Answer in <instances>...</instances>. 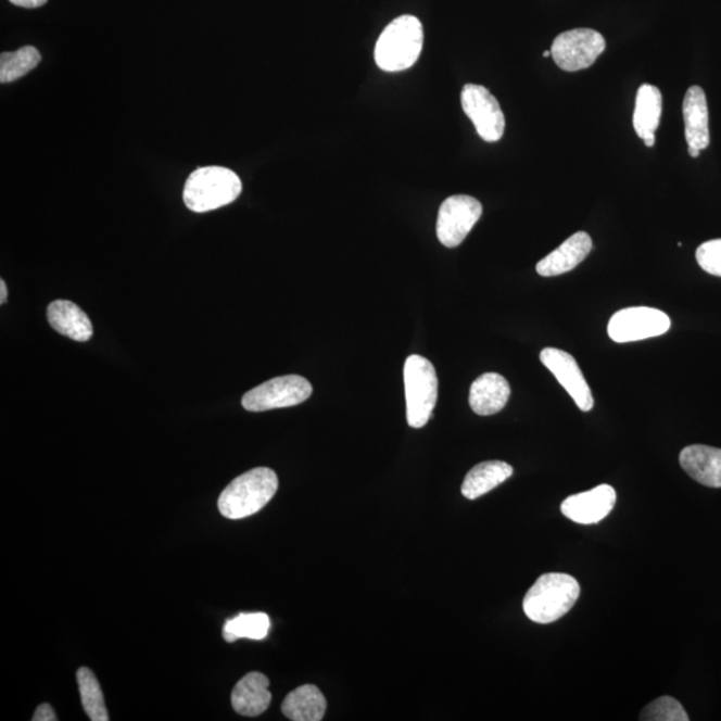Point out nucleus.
Here are the masks:
<instances>
[{
  "label": "nucleus",
  "mask_w": 721,
  "mask_h": 721,
  "mask_svg": "<svg viewBox=\"0 0 721 721\" xmlns=\"http://www.w3.org/2000/svg\"><path fill=\"white\" fill-rule=\"evenodd\" d=\"M514 475V468L504 461H485L469 470L463 482L461 493L468 499H476L490 493Z\"/></svg>",
  "instance_id": "obj_20"
},
{
  "label": "nucleus",
  "mask_w": 721,
  "mask_h": 721,
  "mask_svg": "<svg viewBox=\"0 0 721 721\" xmlns=\"http://www.w3.org/2000/svg\"><path fill=\"white\" fill-rule=\"evenodd\" d=\"M606 48V39L600 33L592 28H574L558 35L551 51L558 67L574 73L591 67Z\"/></svg>",
  "instance_id": "obj_7"
},
{
  "label": "nucleus",
  "mask_w": 721,
  "mask_h": 721,
  "mask_svg": "<svg viewBox=\"0 0 721 721\" xmlns=\"http://www.w3.org/2000/svg\"><path fill=\"white\" fill-rule=\"evenodd\" d=\"M482 215V205L476 198L469 195H453L447 198L440 206L438 215V238L445 248L461 245L470 230L479 223Z\"/></svg>",
  "instance_id": "obj_9"
},
{
  "label": "nucleus",
  "mask_w": 721,
  "mask_h": 721,
  "mask_svg": "<svg viewBox=\"0 0 721 721\" xmlns=\"http://www.w3.org/2000/svg\"><path fill=\"white\" fill-rule=\"evenodd\" d=\"M42 55L34 46H25L14 52H3L0 55V83L10 84L25 77L37 67Z\"/></svg>",
  "instance_id": "obj_24"
},
{
  "label": "nucleus",
  "mask_w": 721,
  "mask_h": 721,
  "mask_svg": "<svg viewBox=\"0 0 721 721\" xmlns=\"http://www.w3.org/2000/svg\"><path fill=\"white\" fill-rule=\"evenodd\" d=\"M406 420L409 427L427 426L438 403L439 378L429 359L413 354L404 366Z\"/></svg>",
  "instance_id": "obj_5"
},
{
  "label": "nucleus",
  "mask_w": 721,
  "mask_h": 721,
  "mask_svg": "<svg viewBox=\"0 0 721 721\" xmlns=\"http://www.w3.org/2000/svg\"><path fill=\"white\" fill-rule=\"evenodd\" d=\"M242 193L240 177L230 168L208 166L190 174L184 189V202L189 211L207 213L228 206Z\"/></svg>",
  "instance_id": "obj_4"
},
{
  "label": "nucleus",
  "mask_w": 721,
  "mask_h": 721,
  "mask_svg": "<svg viewBox=\"0 0 721 721\" xmlns=\"http://www.w3.org/2000/svg\"><path fill=\"white\" fill-rule=\"evenodd\" d=\"M5 301H8V287H5V282L0 281V304L4 305Z\"/></svg>",
  "instance_id": "obj_29"
},
{
  "label": "nucleus",
  "mask_w": 721,
  "mask_h": 721,
  "mask_svg": "<svg viewBox=\"0 0 721 721\" xmlns=\"http://www.w3.org/2000/svg\"><path fill=\"white\" fill-rule=\"evenodd\" d=\"M281 709L293 721H319L327 712V699L316 685L305 684L290 692Z\"/></svg>",
  "instance_id": "obj_19"
},
{
  "label": "nucleus",
  "mask_w": 721,
  "mask_h": 721,
  "mask_svg": "<svg viewBox=\"0 0 721 721\" xmlns=\"http://www.w3.org/2000/svg\"><path fill=\"white\" fill-rule=\"evenodd\" d=\"M671 328V318L654 307L636 306L615 313L608 324L610 340L625 344L666 334Z\"/></svg>",
  "instance_id": "obj_8"
},
{
  "label": "nucleus",
  "mask_w": 721,
  "mask_h": 721,
  "mask_svg": "<svg viewBox=\"0 0 721 721\" xmlns=\"http://www.w3.org/2000/svg\"><path fill=\"white\" fill-rule=\"evenodd\" d=\"M34 721H56V713L54 709L50 705H42L37 708V711H35Z\"/></svg>",
  "instance_id": "obj_27"
},
{
  "label": "nucleus",
  "mask_w": 721,
  "mask_h": 721,
  "mask_svg": "<svg viewBox=\"0 0 721 721\" xmlns=\"http://www.w3.org/2000/svg\"><path fill=\"white\" fill-rule=\"evenodd\" d=\"M688 153L692 156V159H697V156L700 155V150L688 148Z\"/></svg>",
  "instance_id": "obj_31"
},
{
  "label": "nucleus",
  "mask_w": 721,
  "mask_h": 721,
  "mask_svg": "<svg viewBox=\"0 0 721 721\" xmlns=\"http://www.w3.org/2000/svg\"><path fill=\"white\" fill-rule=\"evenodd\" d=\"M269 630L270 618L266 614H241L226 621L223 635L228 643L240 638L264 640Z\"/></svg>",
  "instance_id": "obj_22"
},
{
  "label": "nucleus",
  "mask_w": 721,
  "mask_h": 721,
  "mask_svg": "<svg viewBox=\"0 0 721 721\" xmlns=\"http://www.w3.org/2000/svg\"><path fill=\"white\" fill-rule=\"evenodd\" d=\"M48 318L52 329L68 337L69 340L86 342L94 334L89 316L72 301L51 302L48 307Z\"/></svg>",
  "instance_id": "obj_18"
},
{
  "label": "nucleus",
  "mask_w": 721,
  "mask_h": 721,
  "mask_svg": "<svg viewBox=\"0 0 721 721\" xmlns=\"http://www.w3.org/2000/svg\"><path fill=\"white\" fill-rule=\"evenodd\" d=\"M579 596L580 584L572 575L546 573L528 591L522 608L534 623L551 624L566 616Z\"/></svg>",
  "instance_id": "obj_3"
},
{
  "label": "nucleus",
  "mask_w": 721,
  "mask_h": 721,
  "mask_svg": "<svg viewBox=\"0 0 721 721\" xmlns=\"http://www.w3.org/2000/svg\"><path fill=\"white\" fill-rule=\"evenodd\" d=\"M540 359L571 395L580 410H592L595 401H593L591 388L572 354L560 351V349L545 347L540 353Z\"/></svg>",
  "instance_id": "obj_11"
},
{
  "label": "nucleus",
  "mask_w": 721,
  "mask_h": 721,
  "mask_svg": "<svg viewBox=\"0 0 721 721\" xmlns=\"http://www.w3.org/2000/svg\"><path fill=\"white\" fill-rule=\"evenodd\" d=\"M696 261L708 275L721 277V240L703 243L696 250Z\"/></svg>",
  "instance_id": "obj_26"
},
{
  "label": "nucleus",
  "mask_w": 721,
  "mask_h": 721,
  "mask_svg": "<svg viewBox=\"0 0 721 721\" xmlns=\"http://www.w3.org/2000/svg\"><path fill=\"white\" fill-rule=\"evenodd\" d=\"M593 248L592 238L585 231L575 232L554 252L541 260L536 271L541 277H556L575 269L589 257Z\"/></svg>",
  "instance_id": "obj_13"
},
{
  "label": "nucleus",
  "mask_w": 721,
  "mask_h": 721,
  "mask_svg": "<svg viewBox=\"0 0 721 721\" xmlns=\"http://www.w3.org/2000/svg\"><path fill=\"white\" fill-rule=\"evenodd\" d=\"M80 699L87 717L91 721H107L109 712L104 705L101 684H99L94 672L89 668H79L77 672Z\"/></svg>",
  "instance_id": "obj_23"
},
{
  "label": "nucleus",
  "mask_w": 721,
  "mask_h": 721,
  "mask_svg": "<svg viewBox=\"0 0 721 721\" xmlns=\"http://www.w3.org/2000/svg\"><path fill=\"white\" fill-rule=\"evenodd\" d=\"M464 113L485 142H497L505 131V116L499 103L484 86L465 85L461 91Z\"/></svg>",
  "instance_id": "obj_10"
},
{
  "label": "nucleus",
  "mask_w": 721,
  "mask_h": 721,
  "mask_svg": "<svg viewBox=\"0 0 721 721\" xmlns=\"http://www.w3.org/2000/svg\"><path fill=\"white\" fill-rule=\"evenodd\" d=\"M615 504L616 492L614 488L604 484L564 499L561 514L575 524H597L612 511Z\"/></svg>",
  "instance_id": "obj_12"
},
{
  "label": "nucleus",
  "mask_w": 721,
  "mask_h": 721,
  "mask_svg": "<svg viewBox=\"0 0 721 721\" xmlns=\"http://www.w3.org/2000/svg\"><path fill=\"white\" fill-rule=\"evenodd\" d=\"M278 490V477L269 468H255L232 480L218 498L220 515L246 519L266 507Z\"/></svg>",
  "instance_id": "obj_1"
},
{
  "label": "nucleus",
  "mask_w": 721,
  "mask_h": 721,
  "mask_svg": "<svg viewBox=\"0 0 721 721\" xmlns=\"http://www.w3.org/2000/svg\"><path fill=\"white\" fill-rule=\"evenodd\" d=\"M680 465L692 479L708 488H721V450L707 445L684 447Z\"/></svg>",
  "instance_id": "obj_15"
},
{
  "label": "nucleus",
  "mask_w": 721,
  "mask_h": 721,
  "mask_svg": "<svg viewBox=\"0 0 721 721\" xmlns=\"http://www.w3.org/2000/svg\"><path fill=\"white\" fill-rule=\"evenodd\" d=\"M269 679L261 672H250L237 683L231 694V706L242 717H260L271 703Z\"/></svg>",
  "instance_id": "obj_14"
},
{
  "label": "nucleus",
  "mask_w": 721,
  "mask_h": 721,
  "mask_svg": "<svg viewBox=\"0 0 721 721\" xmlns=\"http://www.w3.org/2000/svg\"><path fill=\"white\" fill-rule=\"evenodd\" d=\"M313 387L306 378L295 375L273 378L243 395L242 405L249 412L290 408L311 397Z\"/></svg>",
  "instance_id": "obj_6"
},
{
  "label": "nucleus",
  "mask_w": 721,
  "mask_h": 721,
  "mask_svg": "<svg viewBox=\"0 0 721 721\" xmlns=\"http://www.w3.org/2000/svg\"><path fill=\"white\" fill-rule=\"evenodd\" d=\"M662 112L661 91L653 85L640 87L636 96L635 114H633V127L642 139L654 136L660 125Z\"/></svg>",
  "instance_id": "obj_21"
},
{
  "label": "nucleus",
  "mask_w": 721,
  "mask_h": 721,
  "mask_svg": "<svg viewBox=\"0 0 721 721\" xmlns=\"http://www.w3.org/2000/svg\"><path fill=\"white\" fill-rule=\"evenodd\" d=\"M655 138H656V137H655V134H654V136H650V137L645 138V139H644L645 147H647V148H653L654 144H655Z\"/></svg>",
  "instance_id": "obj_30"
},
{
  "label": "nucleus",
  "mask_w": 721,
  "mask_h": 721,
  "mask_svg": "<svg viewBox=\"0 0 721 721\" xmlns=\"http://www.w3.org/2000/svg\"><path fill=\"white\" fill-rule=\"evenodd\" d=\"M423 46V27L413 15L399 16L385 27L375 49L376 65L387 73H399L416 65Z\"/></svg>",
  "instance_id": "obj_2"
},
{
  "label": "nucleus",
  "mask_w": 721,
  "mask_h": 721,
  "mask_svg": "<svg viewBox=\"0 0 721 721\" xmlns=\"http://www.w3.org/2000/svg\"><path fill=\"white\" fill-rule=\"evenodd\" d=\"M685 139L688 148L705 150L709 147V116L705 90L692 86L683 103Z\"/></svg>",
  "instance_id": "obj_17"
},
{
  "label": "nucleus",
  "mask_w": 721,
  "mask_h": 721,
  "mask_svg": "<svg viewBox=\"0 0 721 721\" xmlns=\"http://www.w3.org/2000/svg\"><path fill=\"white\" fill-rule=\"evenodd\" d=\"M640 720L644 721H688V714L680 701L671 696H661L643 709Z\"/></svg>",
  "instance_id": "obj_25"
},
{
  "label": "nucleus",
  "mask_w": 721,
  "mask_h": 721,
  "mask_svg": "<svg viewBox=\"0 0 721 721\" xmlns=\"http://www.w3.org/2000/svg\"><path fill=\"white\" fill-rule=\"evenodd\" d=\"M510 397L509 382L498 374H485L470 387L469 405L479 416H493L502 412Z\"/></svg>",
  "instance_id": "obj_16"
},
{
  "label": "nucleus",
  "mask_w": 721,
  "mask_h": 721,
  "mask_svg": "<svg viewBox=\"0 0 721 721\" xmlns=\"http://www.w3.org/2000/svg\"><path fill=\"white\" fill-rule=\"evenodd\" d=\"M10 2L17 8L38 9L48 3V0H10Z\"/></svg>",
  "instance_id": "obj_28"
},
{
  "label": "nucleus",
  "mask_w": 721,
  "mask_h": 721,
  "mask_svg": "<svg viewBox=\"0 0 721 721\" xmlns=\"http://www.w3.org/2000/svg\"><path fill=\"white\" fill-rule=\"evenodd\" d=\"M543 55H544L545 58L552 56V51H551V50L545 51Z\"/></svg>",
  "instance_id": "obj_32"
}]
</instances>
